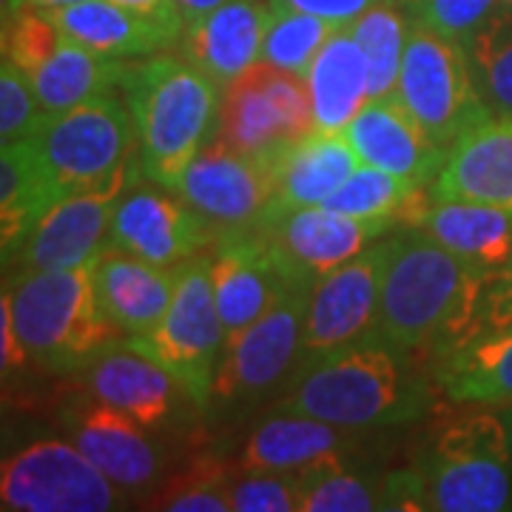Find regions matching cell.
Returning <instances> with one entry per match:
<instances>
[{
	"label": "cell",
	"mask_w": 512,
	"mask_h": 512,
	"mask_svg": "<svg viewBox=\"0 0 512 512\" xmlns=\"http://www.w3.org/2000/svg\"><path fill=\"white\" fill-rule=\"evenodd\" d=\"M359 165L362 160L350 148L345 134L311 131L308 137L279 151L271 160L274 197L268 202L262 220H271L296 208L322 205Z\"/></svg>",
	"instance_id": "25"
},
{
	"label": "cell",
	"mask_w": 512,
	"mask_h": 512,
	"mask_svg": "<svg viewBox=\"0 0 512 512\" xmlns=\"http://www.w3.org/2000/svg\"><path fill=\"white\" fill-rule=\"evenodd\" d=\"M342 134L365 165L427 188L447 160V148L424 134V128L407 114L396 94L367 100L365 109L350 120Z\"/></svg>",
	"instance_id": "20"
},
{
	"label": "cell",
	"mask_w": 512,
	"mask_h": 512,
	"mask_svg": "<svg viewBox=\"0 0 512 512\" xmlns=\"http://www.w3.org/2000/svg\"><path fill=\"white\" fill-rule=\"evenodd\" d=\"M126 60H111L66 35L52 55L26 74L49 114L69 111L109 92H120Z\"/></svg>",
	"instance_id": "31"
},
{
	"label": "cell",
	"mask_w": 512,
	"mask_h": 512,
	"mask_svg": "<svg viewBox=\"0 0 512 512\" xmlns=\"http://www.w3.org/2000/svg\"><path fill=\"white\" fill-rule=\"evenodd\" d=\"M396 97L424 134L447 151L464 131L490 117L467 46L416 20L407 37Z\"/></svg>",
	"instance_id": "7"
},
{
	"label": "cell",
	"mask_w": 512,
	"mask_h": 512,
	"mask_svg": "<svg viewBox=\"0 0 512 512\" xmlns=\"http://www.w3.org/2000/svg\"><path fill=\"white\" fill-rule=\"evenodd\" d=\"M123 495L72 439L35 441L0 467L3 512H111Z\"/></svg>",
	"instance_id": "9"
},
{
	"label": "cell",
	"mask_w": 512,
	"mask_h": 512,
	"mask_svg": "<svg viewBox=\"0 0 512 512\" xmlns=\"http://www.w3.org/2000/svg\"><path fill=\"white\" fill-rule=\"evenodd\" d=\"M117 3L131 6V9L143 12V15H148V18L160 20V23H165L168 29H174V32H180V35H183L185 23L183 18H180V9H177V3H174V0H117Z\"/></svg>",
	"instance_id": "45"
},
{
	"label": "cell",
	"mask_w": 512,
	"mask_h": 512,
	"mask_svg": "<svg viewBox=\"0 0 512 512\" xmlns=\"http://www.w3.org/2000/svg\"><path fill=\"white\" fill-rule=\"evenodd\" d=\"M336 29L339 26L330 20L299 12L291 6H282L274 0V12H271V23L265 32L259 63H268L274 69L305 77L316 55H319V49L325 46V40Z\"/></svg>",
	"instance_id": "36"
},
{
	"label": "cell",
	"mask_w": 512,
	"mask_h": 512,
	"mask_svg": "<svg viewBox=\"0 0 512 512\" xmlns=\"http://www.w3.org/2000/svg\"><path fill=\"white\" fill-rule=\"evenodd\" d=\"M436 430L416 464L430 512H501L512 507V421L493 404H467Z\"/></svg>",
	"instance_id": "5"
},
{
	"label": "cell",
	"mask_w": 512,
	"mask_h": 512,
	"mask_svg": "<svg viewBox=\"0 0 512 512\" xmlns=\"http://www.w3.org/2000/svg\"><path fill=\"white\" fill-rule=\"evenodd\" d=\"M387 237L373 242L342 268L319 279L308 293L302 319L299 367L311 365L333 350L348 348L379 336V296H382ZM296 367V370H299Z\"/></svg>",
	"instance_id": "13"
},
{
	"label": "cell",
	"mask_w": 512,
	"mask_h": 512,
	"mask_svg": "<svg viewBox=\"0 0 512 512\" xmlns=\"http://www.w3.org/2000/svg\"><path fill=\"white\" fill-rule=\"evenodd\" d=\"M413 359L382 336L353 342L299 367L274 410L330 421L350 433L419 421L436 407L441 390Z\"/></svg>",
	"instance_id": "1"
},
{
	"label": "cell",
	"mask_w": 512,
	"mask_h": 512,
	"mask_svg": "<svg viewBox=\"0 0 512 512\" xmlns=\"http://www.w3.org/2000/svg\"><path fill=\"white\" fill-rule=\"evenodd\" d=\"M211 288L228 342L291 291L254 228L220 234L211 254Z\"/></svg>",
	"instance_id": "18"
},
{
	"label": "cell",
	"mask_w": 512,
	"mask_h": 512,
	"mask_svg": "<svg viewBox=\"0 0 512 512\" xmlns=\"http://www.w3.org/2000/svg\"><path fill=\"white\" fill-rule=\"evenodd\" d=\"M126 342L171 370L197 410L211 407L217 367L228 345L211 288V254L177 265V288L163 319L143 336H126Z\"/></svg>",
	"instance_id": "6"
},
{
	"label": "cell",
	"mask_w": 512,
	"mask_h": 512,
	"mask_svg": "<svg viewBox=\"0 0 512 512\" xmlns=\"http://www.w3.org/2000/svg\"><path fill=\"white\" fill-rule=\"evenodd\" d=\"M299 512H370L379 510V487L345 464V453L322 456L293 470Z\"/></svg>",
	"instance_id": "34"
},
{
	"label": "cell",
	"mask_w": 512,
	"mask_h": 512,
	"mask_svg": "<svg viewBox=\"0 0 512 512\" xmlns=\"http://www.w3.org/2000/svg\"><path fill=\"white\" fill-rule=\"evenodd\" d=\"M26 365H29V353L23 348L18 328H15L9 296L3 293V299H0V370H3V379H9V373H18Z\"/></svg>",
	"instance_id": "44"
},
{
	"label": "cell",
	"mask_w": 512,
	"mask_h": 512,
	"mask_svg": "<svg viewBox=\"0 0 512 512\" xmlns=\"http://www.w3.org/2000/svg\"><path fill=\"white\" fill-rule=\"evenodd\" d=\"M120 92L137 131V154L148 180L174 188L217 128L222 86L180 52L126 60Z\"/></svg>",
	"instance_id": "3"
},
{
	"label": "cell",
	"mask_w": 512,
	"mask_h": 512,
	"mask_svg": "<svg viewBox=\"0 0 512 512\" xmlns=\"http://www.w3.org/2000/svg\"><path fill=\"white\" fill-rule=\"evenodd\" d=\"M308 293L288 291L274 308L262 313L254 325L234 336L225 348L211 404L242 407L262 399L276 384L285 382L299 367L302 319Z\"/></svg>",
	"instance_id": "15"
},
{
	"label": "cell",
	"mask_w": 512,
	"mask_h": 512,
	"mask_svg": "<svg viewBox=\"0 0 512 512\" xmlns=\"http://www.w3.org/2000/svg\"><path fill=\"white\" fill-rule=\"evenodd\" d=\"M305 83L316 131L342 134L350 120L365 109L370 100L367 60L348 26H339L325 40L305 74Z\"/></svg>",
	"instance_id": "28"
},
{
	"label": "cell",
	"mask_w": 512,
	"mask_h": 512,
	"mask_svg": "<svg viewBox=\"0 0 512 512\" xmlns=\"http://www.w3.org/2000/svg\"><path fill=\"white\" fill-rule=\"evenodd\" d=\"M464 46L490 114L512 120V6L501 3Z\"/></svg>",
	"instance_id": "35"
},
{
	"label": "cell",
	"mask_w": 512,
	"mask_h": 512,
	"mask_svg": "<svg viewBox=\"0 0 512 512\" xmlns=\"http://www.w3.org/2000/svg\"><path fill=\"white\" fill-rule=\"evenodd\" d=\"M490 276L421 231L402 225L387 237L379 336L404 353H433L470 339Z\"/></svg>",
	"instance_id": "2"
},
{
	"label": "cell",
	"mask_w": 512,
	"mask_h": 512,
	"mask_svg": "<svg viewBox=\"0 0 512 512\" xmlns=\"http://www.w3.org/2000/svg\"><path fill=\"white\" fill-rule=\"evenodd\" d=\"M416 23L439 35L467 43L504 0H404Z\"/></svg>",
	"instance_id": "39"
},
{
	"label": "cell",
	"mask_w": 512,
	"mask_h": 512,
	"mask_svg": "<svg viewBox=\"0 0 512 512\" xmlns=\"http://www.w3.org/2000/svg\"><path fill=\"white\" fill-rule=\"evenodd\" d=\"M350 430L313 416L276 413L256 424L239 453L237 470L242 473H293L316 458L350 450Z\"/></svg>",
	"instance_id": "30"
},
{
	"label": "cell",
	"mask_w": 512,
	"mask_h": 512,
	"mask_svg": "<svg viewBox=\"0 0 512 512\" xmlns=\"http://www.w3.org/2000/svg\"><path fill=\"white\" fill-rule=\"evenodd\" d=\"M49 111L32 89L29 77L20 72L12 60H0V143L32 140L37 128L46 123Z\"/></svg>",
	"instance_id": "38"
},
{
	"label": "cell",
	"mask_w": 512,
	"mask_h": 512,
	"mask_svg": "<svg viewBox=\"0 0 512 512\" xmlns=\"http://www.w3.org/2000/svg\"><path fill=\"white\" fill-rule=\"evenodd\" d=\"M174 191L214 222L220 234L248 231L256 228L274 197V174L271 163L211 137L180 174Z\"/></svg>",
	"instance_id": "16"
},
{
	"label": "cell",
	"mask_w": 512,
	"mask_h": 512,
	"mask_svg": "<svg viewBox=\"0 0 512 512\" xmlns=\"http://www.w3.org/2000/svg\"><path fill=\"white\" fill-rule=\"evenodd\" d=\"M433 379L453 404L512 407V328L478 333L439 353Z\"/></svg>",
	"instance_id": "27"
},
{
	"label": "cell",
	"mask_w": 512,
	"mask_h": 512,
	"mask_svg": "<svg viewBox=\"0 0 512 512\" xmlns=\"http://www.w3.org/2000/svg\"><path fill=\"white\" fill-rule=\"evenodd\" d=\"M393 228H399L396 220H359L336 214L325 205H313L262 220L254 231L268 245L288 288L311 293L319 279L393 234Z\"/></svg>",
	"instance_id": "12"
},
{
	"label": "cell",
	"mask_w": 512,
	"mask_h": 512,
	"mask_svg": "<svg viewBox=\"0 0 512 512\" xmlns=\"http://www.w3.org/2000/svg\"><path fill=\"white\" fill-rule=\"evenodd\" d=\"M46 174L66 194L103 183L137 157V131L126 94H100L69 111L49 114L29 140Z\"/></svg>",
	"instance_id": "8"
},
{
	"label": "cell",
	"mask_w": 512,
	"mask_h": 512,
	"mask_svg": "<svg viewBox=\"0 0 512 512\" xmlns=\"http://www.w3.org/2000/svg\"><path fill=\"white\" fill-rule=\"evenodd\" d=\"M69 3H80V0H3V18H9L12 12H18L23 6H35V9H60Z\"/></svg>",
	"instance_id": "47"
},
{
	"label": "cell",
	"mask_w": 512,
	"mask_h": 512,
	"mask_svg": "<svg viewBox=\"0 0 512 512\" xmlns=\"http://www.w3.org/2000/svg\"><path fill=\"white\" fill-rule=\"evenodd\" d=\"M282 6H291L299 12H308L316 18H325L336 26H348L359 18L362 12H367L370 6L382 3V0H276Z\"/></svg>",
	"instance_id": "43"
},
{
	"label": "cell",
	"mask_w": 512,
	"mask_h": 512,
	"mask_svg": "<svg viewBox=\"0 0 512 512\" xmlns=\"http://www.w3.org/2000/svg\"><path fill=\"white\" fill-rule=\"evenodd\" d=\"M92 274L97 302L123 336H143L154 328L177 288V268H160L114 248L94 256Z\"/></svg>",
	"instance_id": "24"
},
{
	"label": "cell",
	"mask_w": 512,
	"mask_h": 512,
	"mask_svg": "<svg viewBox=\"0 0 512 512\" xmlns=\"http://www.w3.org/2000/svg\"><path fill=\"white\" fill-rule=\"evenodd\" d=\"M237 473L214 456L197 458L151 495L148 510L160 512H231V484Z\"/></svg>",
	"instance_id": "37"
},
{
	"label": "cell",
	"mask_w": 512,
	"mask_h": 512,
	"mask_svg": "<svg viewBox=\"0 0 512 512\" xmlns=\"http://www.w3.org/2000/svg\"><path fill=\"white\" fill-rule=\"evenodd\" d=\"M504 3H507V6H512V0H504Z\"/></svg>",
	"instance_id": "48"
},
{
	"label": "cell",
	"mask_w": 512,
	"mask_h": 512,
	"mask_svg": "<svg viewBox=\"0 0 512 512\" xmlns=\"http://www.w3.org/2000/svg\"><path fill=\"white\" fill-rule=\"evenodd\" d=\"M379 510H399V512H430L427 501V487L421 470L402 467V470H390L379 481Z\"/></svg>",
	"instance_id": "42"
},
{
	"label": "cell",
	"mask_w": 512,
	"mask_h": 512,
	"mask_svg": "<svg viewBox=\"0 0 512 512\" xmlns=\"http://www.w3.org/2000/svg\"><path fill=\"white\" fill-rule=\"evenodd\" d=\"M66 35L111 60H137L177 49L180 32L117 0H80L46 9Z\"/></svg>",
	"instance_id": "26"
},
{
	"label": "cell",
	"mask_w": 512,
	"mask_h": 512,
	"mask_svg": "<svg viewBox=\"0 0 512 512\" xmlns=\"http://www.w3.org/2000/svg\"><path fill=\"white\" fill-rule=\"evenodd\" d=\"M430 200H467L512 211V120L484 117L447 151Z\"/></svg>",
	"instance_id": "21"
},
{
	"label": "cell",
	"mask_w": 512,
	"mask_h": 512,
	"mask_svg": "<svg viewBox=\"0 0 512 512\" xmlns=\"http://www.w3.org/2000/svg\"><path fill=\"white\" fill-rule=\"evenodd\" d=\"M86 393L140 421L148 430L174 419L180 413V402L194 404L171 370L128 342H111L86 367Z\"/></svg>",
	"instance_id": "19"
},
{
	"label": "cell",
	"mask_w": 512,
	"mask_h": 512,
	"mask_svg": "<svg viewBox=\"0 0 512 512\" xmlns=\"http://www.w3.org/2000/svg\"><path fill=\"white\" fill-rule=\"evenodd\" d=\"M271 12L274 0H225L205 18L185 26L177 52L225 89L259 63Z\"/></svg>",
	"instance_id": "22"
},
{
	"label": "cell",
	"mask_w": 512,
	"mask_h": 512,
	"mask_svg": "<svg viewBox=\"0 0 512 512\" xmlns=\"http://www.w3.org/2000/svg\"><path fill=\"white\" fill-rule=\"evenodd\" d=\"M404 225L439 242L487 276L498 274L512 259V211L467 200H427Z\"/></svg>",
	"instance_id": "23"
},
{
	"label": "cell",
	"mask_w": 512,
	"mask_h": 512,
	"mask_svg": "<svg viewBox=\"0 0 512 512\" xmlns=\"http://www.w3.org/2000/svg\"><path fill=\"white\" fill-rule=\"evenodd\" d=\"M146 177L140 154L120 165L103 183L69 191L37 222L32 237L23 242L6 274L23 271H66L92 262L103 251L114 211L131 185Z\"/></svg>",
	"instance_id": "11"
},
{
	"label": "cell",
	"mask_w": 512,
	"mask_h": 512,
	"mask_svg": "<svg viewBox=\"0 0 512 512\" xmlns=\"http://www.w3.org/2000/svg\"><path fill=\"white\" fill-rule=\"evenodd\" d=\"M311 131V97L299 74L256 63L222 89L214 137L248 157L271 163Z\"/></svg>",
	"instance_id": "10"
},
{
	"label": "cell",
	"mask_w": 512,
	"mask_h": 512,
	"mask_svg": "<svg viewBox=\"0 0 512 512\" xmlns=\"http://www.w3.org/2000/svg\"><path fill=\"white\" fill-rule=\"evenodd\" d=\"M174 3L180 9V18H183L185 26H191V23L205 18L208 12H214L217 6H222L225 0H174Z\"/></svg>",
	"instance_id": "46"
},
{
	"label": "cell",
	"mask_w": 512,
	"mask_h": 512,
	"mask_svg": "<svg viewBox=\"0 0 512 512\" xmlns=\"http://www.w3.org/2000/svg\"><path fill=\"white\" fill-rule=\"evenodd\" d=\"M504 328H512V259L498 274L487 279L470 336Z\"/></svg>",
	"instance_id": "41"
},
{
	"label": "cell",
	"mask_w": 512,
	"mask_h": 512,
	"mask_svg": "<svg viewBox=\"0 0 512 512\" xmlns=\"http://www.w3.org/2000/svg\"><path fill=\"white\" fill-rule=\"evenodd\" d=\"M3 293L29 362L46 373H80L123 336L97 302L92 262L66 271L9 274Z\"/></svg>",
	"instance_id": "4"
},
{
	"label": "cell",
	"mask_w": 512,
	"mask_h": 512,
	"mask_svg": "<svg viewBox=\"0 0 512 512\" xmlns=\"http://www.w3.org/2000/svg\"><path fill=\"white\" fill-rule=\"evenodd\" d=\"M63 427L123 493L146 490L163 470V456L148 436V427L94 399L92 393L63 410Z\"/></svg>",
	"instance_id": "17"
},
{
	"label": "cell",
	"mask_w": 512,
	"mask_h": 512,
	"mask_svg": "<svg viewBox=\"0 0 512 512\" xmlns=\"http://www.w3.org/2000/svg\"><path fill=\"white\" fill-rule=\"evenodd\" d=\"M66 191L46 174L29 140L0 148V248L3 268Z\"/></svg>",
	"instance_id": "29"
},
{
	"label": "cell",
	"mask_w": 512,
	"mask_h": 512,
	"mask_svg": "<svg viewBox=\"0 0 512 512\" xmlns=\"http://www.w3.org/2000/svg\"><path fill=\"white\" fill-rule=\"evenodd\" d=\"M231 512H299L293 473H242L231 484Z\"/></svg>",
	"instance_id": "40"
},
{
	"label": "cell",
	"mask_w": 512,
	"mask_h": 512,
	"mask_svg": "<svg viewBox=\"0 0 512 512\" xmlns=\"http://www.w3.org/2000/svg\"><path fill=\"white\" fill-rule=\"evenodd\" d=\"M424 200H427V185L404 180L396 174H387L382 168L362 163L322 205L336 214H345V217L396 220L399 225H404V220Z\"/></svg>",
	"instance_id": "33"
},
{
	"label": "cell",
	"mask_w": 512,
	"mask_h": 512,
	"mask_svg": "<svg viewBox=\"0 0 512 512\" xmlns=\"http://www.w3.org/2000/svg\"><path fill=\"white\" fill-rule=\"evenodd\" d=\"M410 26H413V15L404 0H382L348 23L350 35L356 37V43L365 52L370 100L396 94Z\"/></svg>",
	"instance_id": "32"
},
{
	"label": "cell",
	"mask_w": 512,
	"mask_h": 512,
	"mask_svg": "<svg viewBox=\"0 0 512 512\" xmlns=\"http://www.w3.org/2000/svg\"><path fill=\"white\" fill-rule=\"evenodd\" d=\"M220 239V228L163 183L140 177L114 211L103 248L126 251L160 268H177L205 254Z\"/></svg>",
	"instance_id": "14"
}]
</instances>
